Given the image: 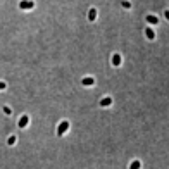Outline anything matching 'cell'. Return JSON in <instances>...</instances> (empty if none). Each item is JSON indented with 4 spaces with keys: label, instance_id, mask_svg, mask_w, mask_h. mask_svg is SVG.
<instances>
[{
    "label": "cell",
    "instance_id": "9c48e42d",
    "mask_svg": "<svg viewBox=\"0 0 169 169\" xmlns=\"http://www.w3.org/2000/svg\"><path fill=\"white\" fill-rule=\"evenodd\" d=\"M28 124V116H22L21 119H19V128H24Z\"/></svg>",
    "mask_w": 169,
    "mask_h": 169
},
{
    "label": "cell",
    "instance_id": "8992f818",
    "mask_svg": "<svg viewBox=\"0 0 169 169\" xmlns=\"http://www.w3.org/2000/svg\"><path fill=\"white\" fill-rule=\"evenodd\" d=\"M81 83H83L84 86H90V84L95 83V79H93V78H83V79H81Z\"/></svg>",
    "mask_w": 169,
    "mask_h": 169
},
{
    "label": "cell",
    "instance_id": "8fae6325",
    "mask_svg": "<svg viewBox=\"0 0 169 169\" xmlns=\"http://www.w3.org/2000/svg\"><path fill=\"white\" fill-rule=\"evenodd\" d=\"M7 143H9V145H14V143H16V136H11L7 140Z\"/></svg>",
    "mask_w": 169,
    "mask_h": 169
},
{
    "label": "cell",
    "instance_id": "277c9868",
    "mask_svg": "<svg viewBox=\"0 0 169 169\" xmlns=\"http://www.w3.org/2000/svg\"><path fill=\"white\" fill-rule=\"evenodd\" d=\"M111 104H112V98H111V97H105V98H102V102H100L102 107H109Z\"/></svg>",
    "mask_w": 169,
    "mask_h": 169
},
{
    "label": "cell",
    "instance_id": "7c38bea8",
    "mask_svg": "<svg viewBox=\"0 0 169 169\" xmlns=\"http://www.w3.org/2000/svg\"><path fill=\"white\" fill-rule=\"evenodd\" d=\"M122 7H124V9H129V7H131V4H129L128 0H124V2H122Z\"/></svg>",
    "mask_w": 169,
    "mask_h": 169
},
{
    "label": "cell",
    "instance_id": "6da1fadb",
    "mask_svg": "<svg viewBox=\"0 0 169 169\" xmlns=\"http://www.w3.org/2000/svg\"><path fill=\"white\" fill-rule=\"evenodd\" d=\"M67 129H69V122H67V121H62L60 124H59L57 135H59V136H62L64 133H67Z\"/></svg>",
    "mask_w": 169,
    "mask_h": 169
},
{
    "label": "cell",
    "instance_id": "52a82bcc",
    "mask_svg": "<svg viewBox=\"0 0 169 169\" xmlns=\"http://www.w3.org/2000/svg\"><path fill=\"white\" fill-rule=\"evenodd\" d=\"M145 19H147V22H150V24H157V22H159V19L155 16H147Z\"/></svg>",
    "mask_w": 169,
    "mask_h": 169
},
{
    "label": "cell",
    "instance_id": "4fadbf2b",
    "mask_svg": "<svg viewBox=\"0 0 169 169\" xmlns=\"http://www.w3.org/2000/svg\"><path fill=\"white\" fill-rule=\"evenodd\" d=\"M2 90H5V83H2V81H0V91Z\"/></svg>",
    "mask_w": 169,
    "mask_h": 169
},
{
    "label": "cell",
    "instance_id": "ba28073f",
    "mask_svg": "<svg viewBox=\"0 0 169 169\" xmlns=\"http://www.w3.org/2000/svg\"><path fill=\"white\" fill-rule=\"evenodd\" d=\"M88 17H90L91 22L95 21V17H97V11H95V9H90V12H88Z\"/></svg>",
    "mask_w": 169,
    "mask_h": 169
},
{
    "label": "cell",
    "instance_id": "3957f363",
    "mask_svg": "<svg viewBox=\"0 0 169 169\" xmlns=\"http://www.w3.org/2000/svg\"><path fill=\"white\" fill-rule=\"evenodd\" d=\"M121 62H122L121 55H119V53H114V55H112V64H114V66H121Z\"/></svg>",
    "mask_w": 169,
    "mask_h": 169
},
{
    "label": "cell",
    "instance_id": "7a4b0ae2",
    "mask_svg": "<svg viewBox=\"0 0 169 169\" xmlns=\"http://www.w3.org/2000/svg\"><path fill=\"white\" fill-rule=\"evenodd\" d=\"M33 5H35L33 0H21V2H19V7H21V9H33Z\"/></svg>",
    "mask_w": 169,
    "mask_h": 169
},
{
    "label": "cell",
    "instance_id": "5b68a950",
    "mask_svg": "<svg viewBox=\"0 0 169 169\" xmlns=\"http://www.w3.org/2000/svg\"><path fill=\"white\" fill-rule=\"evenodd\" d=\"M145 36H147L148 40H153V38H155V35H153V29H152V28H147V29H145Z\"/></svg>",
    "mask_w": 169,
    "mask_h": 169
},
{
    "label": "cell",
    "instance_id": "30bf717a",
    "mask_svg": "<svg viewBox=\"0 0 169 169\" xmlns=\"http://www.w3.org/2000/svg\"><path fill=\"white\" fill-rule=\"evenodd\" d=\"M129 169H140V160H135V162H131Z\"/></svg>",
    "mask_w": 169,
    "mask_h": 169
},
{
    "label": "cell",
    "instance_id": "5bb4252c",
    "mask_svg": "<svg viewBox=\"0 0 169 169\" xmlns=\"http://www.w3.org/2000/svg\"><path fill=\"white\" fill-rule=\"evenodd\" d=\"M164 16H166V19L169 21V11H166V12H164Z\"/></svg>",
    "mask_w": 169,
    "mask_h": 169
}]
</instances>
